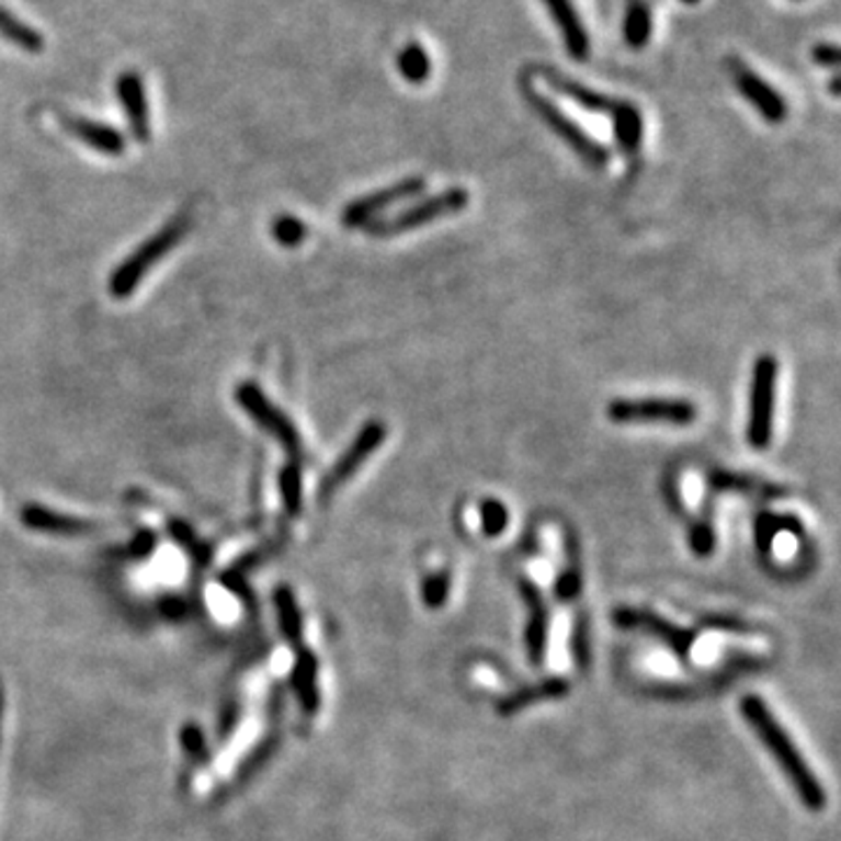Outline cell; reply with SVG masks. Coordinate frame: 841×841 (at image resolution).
<instances>
[{"instance_id":"e0dca14e","label":"cell","mask_w":841,"mask_h":841,"mask_svg":"<svg viewBox=\"0 0 841 841\" xmlns=\"http://www.w3.org/2000/svg\"><path fill=\"white\" fill-rule=\"evenodd\" d=\"M545 5L552 12L554 22H557V26L561 29L568 55L576 59V61H587V57H589V35H587V31H584V26L580 22V16H578L576 8H572L570 0H545Z\"/></svg>"},{"instance_id":"52a82bcc","label":"cell","mask_w":841,"mask_h":841,"mask_svg":"<svg viewBox=\"0 0 841 841\" xmlns=\"http://www.w3.org/2000/svg\"><path fill=\"white\" fill-rule=\"evenodd\" d=\"M237 405L246 411V414L253 419L260 428H264L266 433L276 437L288 452H299V433L295 423L283 414V411L264 396V390L253 384V382H243L235 390Z\"/></svg>"},{"instance_id":"4316f807","label":"cell","mask_w":841,"mask_h":841,"mask_svg":"<svg viewBox=\"0 0 841 841\" xmlns=\"http://www.w3.org/2000/svg\"><path fill=\"white\" fill-rule=\"evenodd\" d=\"M279 491L283 498V508L291 516L302 514V468L297 461L285 463L279 475Z\"/></svg>"},{"instance_id":"ffe728a7","label":"cell","mask_w":841,"mask_h":841,"mask_svg":"<svg viewBox=\"0 0 841 841\" xmlns=\"http://www.w3.org/2000/svg\"><path fill=\"white\" fill-rule=\"evenodd\" d=\"M274 605H276V613H279V626H281L283 638L288 640L295 650H299L304 646L302 643V613H299V605H297L293 589L285 587V584L279 587L274 592Z\"/></svg>"},{"instance_id":"3957f363","label":"cell","mask_w":841,"mask_h":841,"mask_svg":"<svg viewBox=\"0 0 841 841\" xmlns=\"http://www.w3.org/2000/svg\"><path fill=\"white\" fill-rule=\"evenodd\" d=\"M776 379L779 363L772 355H760L753 370V388H750V419L748 442L753 450H766L774 437V409H776Z\"/></svg>"},{"instance_id":"8fae6325","label":"cell","mask_w":841,"mask_h":841,"mask_svg":"<svg viewBox=\"0 0 841 841\" xmlns=\"http://www.w3.org/2000/svg\"><path fill=\"white\" fill-rule=\"evenodd\" d=\"M519 592L529 607V624H526V650L533 667H543L547 652V632H549V611L547 603L529 578H519Z\"/></svg>"},{"instance_id":"d6986e66","label":"cell","mask_w":841,"mask_h":841,"mask_svg":"<svg viewBox=\"0 0 841 841\" xmlns=\"http://www.w3.org/2000/svg\"><path fill=\"white\" fill-rule=\"evenodd\" d=\"M295 664H293V690L297 694V702L302 711L307 715L318 713L320 708V692H318V659L309 648L295 650Z\"/></svg>"},{"instance_id":"e575fe53","label":"cell","mask_w":841,"mask_h":841,"mask_svg":"<svg viewBox=\"0 0 841 841\" xmlns=\"http://www.w3.org/2000/svg\"><path fill=\"white\" fill-rule=\"evenodd\" d=\"M814 61L818 66H828V68H837L839 64V49L837 45H830V43H820L814 47Z\"/></svg>"},{"instance_id":"f1b7e54d","label":"cell","mask_w":841,"mask_h":841,"mask_svg":"<svg viewBox=\"0 0 841 841\" xmlns=\"http://www.w3.org/2000/svg\"><path fill=\"white\" fill-rule=\"evenodd\" d=\"M570 650H572V659H576L578 669H587L589 659H592V643H589V620L584 613H578L576 622H572Z\"/></svg>"},{"instance_id":"ba28073f","label":"cell","mask_w":841,"mask_h":841,"mask_svg":"<svg viewBox=\"0 0 841 841\" xmlns=\"http://www.w3.org/2000/svg\"><path fill=\"white\" fill-rule=\"evenodd\" d=\"M386 440V425L382 421H367L361 433L355 435V440L349 444V450L339 456V461L332 465V470L320 481V500H328L339 487L344 485L346 479H351L361 465L379 450Z\"/></svg>"},{"instance_id":"d4e9b609","label":"cell","mask_w":841,"mask_h":841,"mask_svg":"<svg viewBox=\"0 0 841 841\" xmlns=\"http://www.w3.org/2000/svg\"><path fill=\"white\" fill-rule=\"evenodd\" d=\"M398 68L407 82L421 84L431 78L433 64L431 57H428V52L419 43H409L398 55Z\"/></svg>"},{"instance_id":"44dd1931","label":"cell","mask_w":841,"mask_h":841,"mask_svg":"<svg viewBox=\"0 0 841 841\" xmlns=\"http://www.w3.org/2000/svg\"><path fill=\"white\" fill-rule=\"evenodd\" d=\"M652 35V14L643 0H632L624 16V41L632 49H643Z\"/></svg>"},{"instance_id":"9a60e30c","label":"cell","mask_w":841,"mask_h":841,"mask_svg":"<svg viewBox=\"0 0 841 841\" xmlns=\"http://www.w3.org/2000/svg\"><path fill=\"white\" fill-rule=\"evenodd\" d=\"M568 690H570V685H568L566 678H557V675L545 678V680H541V683L526 685L522 690H516V692L503 696V700L496 704V711H498V715H505V718H508V715H514L519 711H524L531 704L561 700V696L568 694Z\"/></svg>"},{"instance_id":"30bf717a","label":"cell","mask_w":841,"mask_h":841,"mask_svg":"<svg viewBox=\"0 0 841 841\" xmlns=\"http://www.w3.org/2000/svg\"><path fill=\"white\" fill-rule=\"evenodd\" d=\"M423 187H425L423 178H417V175L405 178V181H400L396 185L365 194V196H361V200L351 202L342 213V220L346 227H365L374 220V216H379L382 211H386L388 206H396L405 200H411V196L421 194Z\"/></svg>"},{"instance_id":"83f0119b","label":"cell","mask_w":841,"mask_h":841,"mask_svg":"<svg viewBox=\"0 0 841 841\" xmlns=\"http://www.w3.org/2000/svg\"><path fill=\"white\" fill-rule=\"evenodd\" d=\"M479 522L485 535H489V538H498V535L503 533L510 524V512L503 503H500V500L487 498L479 503Z\"/></svg>"},{"instance_id":"484cf974","label":"cell","mask_w":841,"mask_h":841,"mask_svg":"<svg viewBox=\"0 0 841 841\" xmlns=\"http://www.w3.org/2000/svg\"><path fill=\"white\" fill-rule=\"evenodd\" d=\"M783 531L802 533V526L795 516H781V514H772V512L760 514L758 524H755V541H758L760 554L772 552L776 533H783Z\"/></svg>"},{"instance_id":"74e56055","label":"cell","mask_w":841,"mask_h":841,"mask_svg":"<svg viewBox=\"0 0 841 841\" xmlns=\"http://www.w3.org/2000/svg\"><path fill=\"white\" fill-rule=\"evenodd\" d=\"M683 3H687V5H696V3H700V0H683Z\"/></svg>"},{"instance_id":"8d00e7d4","label":"cell","mask_w":841,"mask_h":841,"mask_svg":"<svg viewBox=\"0 0 841 841\" xmlns=\"http://www.w3.org/2000/svg\"><path fill=\"white\" fill-rule=\"evenodd\" d=\"M830 89H832V94H834V96H839V76H837V73H834V78H832Z\"/></svg>"},{"instance_id":"4fadbf2b","label":"cell","mask_w":841,"mask_h":841,"mask_svg":"<svg viewBox=\"0 0 841 841\" xmlns=\"http://www.w3.org/2000/svg\"><path fill=\"white\" fill-rule=\"evenodd\" d=\"M737 87L746 101L755 105V111L772 124H779L787 117V103L776 89L764 82L753 70H741L737 76Z\"/></svg>"},{"instance_id":"8992f818","label":"cell","mask_w":841,"mask_h":841,"mask_svg":"<svg viewBox=\"0 0 841 841\" xmlns=\"http://www.w3.org/2000/svg\"><path fill=\"white\" fill-rule=\"evenodd\" d=\"M607 417L615 423H673L687 425L696 419V407L678 398H640L613 400L607 405Z\"/></svg>"},{"instance_id":"f546056e","label":"cell","mask_w":841,"mask_h":841,"mask_svg":"<svg viewBox=\"0 0 841 841\" xmlns=\"http://www.w3.org/2000/svg\"><path fill=\"white\" fill-rule=\"evenodd\" d=\"M272 237L285 248H297L307 239V227L295 216H279L272 223Z\"/></svg>"},{"instance_id":"5b68a950","label":"cell","mask_w":841,"mask_h":841,"mask_svg":"<svg viewBox=\"0 0 841 841\" xmlns=\"http://www.w3.org/2000/svg\"><path fill=\"white\" fill-rule=\"evenodd\" d=\"M526 101L533 105V111L541 115V120L547 124V127L557 134L572 152L582 157L589 167L601 169L607 164L611 155H607V150L601 146V143H596L592 136H587L580 124H576L566 113H561L547 96L533 92L531 87H526Z\"/></svg>"},{"instance_id":"7402d4cb","label":"cell","mask_w":841,"mask_h":841,"mask_svg":"<svg viewBox=\"0 0 841 841\" xmlns=\"http://www.w3.org/2000/svg\"><path fill=\"white\" fill-rule=\"evenodd\" d=\"M613 127H615V136L620 140V146L624 150H629V152L638 150L640 140H643V117H640L636 105L620 101V109L613 115Z\"/></svg>"},{"instance_id":"2e32d148","label":"cell","mask_w":841,"mask_h":841,"mask_svg":"<svg viewBox=\"0 0 841 841\" xmlns=\"http://www.w3.org/2000/svg\"><path fill=\"white\" fill-rule=\"evenodd\" d=\"M545 73V80L549 82V87L554 89V92H559L561 96L570 99L572 103H578L580 109L589 111V113H599V115H607L613 120V115L617 113L620 109V101L615 99H607L599 92H594V89H589L584 84H578L576 80H570L566 76H559L554 73V70H543Z\"/></svg>"},{"instance_id":"6da1fadb","label":"cell","mask_w":841,"mask_h":841,"mask_svg":"<svg viewBox=\"0 0 841 841\" xmlns=\"http://www.w3.org/2000/svg\"><path fill=\"white\" fill-rule=\"evenodd\" d=\"M741 715L746 718V723H750V727L755 729L764 748L772 753V758L781 766V772L787 776V781H791L793 791L797 793L804 807H807L809 811L826 809L828 804L826 791H822V785L814 776L807 760L799 755L791 734L781 727V723L774 718V713L769 711V706L760 700V696H753V694L743 696Z\"/></svg>"},{"instance_id":"5bb4252c","label":"cell","mask_w":841,"mask_h":841,"mask_svg":"<svg viewBox=\"0 0 841 841\" xmlns=\"http://www.w3.org/2000/svg\"><path fill=\"white\" fill-rule=\"evenodd\" d=\"M22 522L31 531H41V533H49V535H82V533H89L94 529V524L87 522V519L61 514V512L47 510L43 505H35V503H29L22 510Z\"/></svg>"},{"instance_id":"ac0fdd59","label":"cell","mask_w":841,"mask_h":841,"mask_svg":"<svg viewBox=\"0 0 841 841\" xmlns=\"http://www.w3.org/2000/svg\"><path fill=\"white\" fill-rule=\"evenodd\" d=\"M66 127L70 134L78 136L82 143H87L89 148H94L101 155L120 157L124 148H127V140H124V136L115 127H111V124L94 122L87 117H70L66 120Z\"/></svg>"},{"instance_id":"7a4b0ae2","label":"cell","mask_w":841,"mask_h":841,"mask_svg":"<svg viewBox=\"0 0 841 841\" xmlns=\"http://www.w3.org/2000/svg\"><path fill=\"white\" fill-rule=\"evenodd\" d=\"M187 229H190V223L185 218H178L169 223L164 229H159L157 235L150 237L148 241H143L134 253L111 274V281H109L111 295L117 299L129 297L152 266L167 253H171L178 243H181Z\"/></svg>"},{"instance_id":"1f68e13d","label":"cell","mask_w":841,"mask_h":841,"mask_svg":"<svg viewBox=\"0 0 841 841\" xmlns=\"http://www.w3.org/2000/svg\"><path fill=\"white\" fill-rule=\"evenodd\" d=\"M181 746L185 750V755L192 758L194 762H202L208 758L206 753V737L200 725L194 723H185L183 729H181Z\"/></svg>"},{"instance_id":"d590c367","label":"cell","mask_w":841,"mask_h":841,"mask_svg":"<svg viewBox=\"0 0 841 841\" xmlns=\"http://www.w3.org/2000/svg\"><path fill=\"white\" fill-rule=\"evenodd\" d=\"M3 708H5V694H3V685H0V741H3Z\"/></svg>"},{"instance_id":"d6a6232c","label":"cell","mask_w":841,"mask_h":841,"mask_svg":"<svg viewBox=\"0 0 841 841\" xmlns=\"http://www.w3.org/2000/svg\"><path fill=\"white\" fill-rule=\"evenodd\" d=\"M690 547L696 557H708L715 549V533L708 522H696L690 529Z\"/></svg>"},{"instance_id":"277c9868","label":"cell","mask_w":841,"mask_h":841,"mask_svg":"<svg viewBox=\"0 0 841 841\" xmlns=\"http://www.w3.org/2000/svg\"><path fill=\"white\" fill-rule=\"evenodd\" d=\"M468 202H470V194L465 192L463 187L444 190V192L431 196V200H423V202H419L414 206L400 211L398 216L384 218V220H372L370 225H365V231H367V235H372V237L405 235V231L419 229V227L433 223L437 218L452 216V213L463 211L465 206H468Z\"/></svg>"},{"instance_id":"4dcf8cb0","label":"cell","mask_w":841,"mask_h":841,"mask_svg":"<svg viewBox=\"0 0 841 841\" xmlns=\"http://www.w3.org/2000/svg\"><path fill=\"white\" fill-rule=\"evenodd\" d=\"M450 589H452V580H450V572H433V576H428L421 584V599L428 607H442L446 603V596H450Z\"/></svg>"},{"instance_id":"cb8c5ba5","label":"cell","mask_w":841,"mask_h":841,"mask_svg":"<svg viewBox=\"0 0 841 841\" xmlns=\"http://www.w3.org/2000/svg\"><path fill=\"white\" fill-rule=\"evenodd\" d=\"M568 549V568L561 572L554 582V594H557L559 601H572L582 592V570H580V557H578V543L572 535H568L566 541Z\"/></svg>"},{"instance_id":"836d02e7","label":"cell","mask_w":841,"mask_h":841,"mask_svg":"<svg viewBox=\"0 0 841 841\" xmlns=\"http://www.w3.org/2000/svg\"><path fill=\"white\" fill-rule=\"evenodd\" d=\"M155 547H157V535L152 531H140L136 533V538L129 545V554L134 559H143L148 557V554H152Z\"/></svg>"},{"instance_id":"9c48e42d","label":"cell","mask_w":841,"mask_h":841,"mask_svg":"<svg viewBox=\"0 0 841 841\" xmlns=\"http://www.w3.org/2000/svg\"><path fill=\"white\" fill-rule=\"evenodd\" d=\"M613 622L620 626V629L650 634L652 638L664 643L667 648H671L680 659H687L692 646L696 643V634L683 629V626H678L657 613L640 611V607H617V611L613 613Z\"/></svg>"},{"instance_id":"7c38bea8","label":"cell","mask_w":841,"mask_h":841,"mask_svg":"<svg viewBox=\"0 0 841 841\" xmlns=\"http://www.w3.org/2000/svg\"><path fill=\"white\" fill-rule=\"evenodd\" d=\"M117 96L124 109V115H127L132 136L138 143H148L152 136L150 127V113H148V99H146V87H143V80L134 70H127L117 78Z\"/></svg>"},{"instance_id":"603a6c76","label":"cell","mask_w":841,"mask_h":841,"mask_svg":"<svg viewBox=\"0 0 841 841\" xmlns=\"http://www.w3.org/2000/svg\"><path fill=\"white\" fill-rule=\"evenodd\" d=\"M0 35L12 45L22 47L26 52H41L43 49V35L38 31H33L24 22L16 20L12 12H8L3 5H0Z\"/></svg>"}]
</instances>
